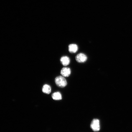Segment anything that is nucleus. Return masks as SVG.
<instances>
[{
  "label": "nucleus",
  "mask_w": 132,
  "mask_h": 132,
  "mask_svg": "<svg viewBox=\"0 0 132 132\" xmlns=\"http://www.w3.org/2000/svg\"><path fill=\"white\" fill-rule=\"evenodd\" d=\"M76 59L77 61L79 63H83L87 60V57L86 55L83 53L79 54L76 57Z\"/></svg>",
  "instance_id": "nucleus-3"
},
{
  "label": "nucleus",
  "mask_w": 132,
  "mask_h": 132,
  "mask_svg": "<svg viewBox=\"0 0 132 132\" xmlns=\"http://www.w3.org/2000/svg\"><path fill=\"white\" fill-rule=\"evenodd\" d=\"M90 128L94 131H98L100 129V120L98 119H94L90 124Z\"/></svg>",
  "instance_id": "nucleus-2"
},
{
  "label": "nucleus",
  "mask_w": 132,
  "mask_h": 132,
  "mask_svg": "<svg viewBox=\"0 0 132 132\" xmlns=\"http://www.w3.org/2000/svg\"><path fill=\"white\" fill-rule=\"evenodd\" d=\"M55 80L56 85L60 87H65L67 85V80L63 76L57 77L55 78Z\"/></svg>",
  "instance_id": "nucleus-1"
},
{
  "label": "nucleus",
  "mask_w": 132,
  "mask_h": 132,
  "mask_svg": "<svg viewBox=\"0 0 132 132\" xmlns=\"http://www.w3.org/2000/svg\"><path fill=\"white\" fill-rule=\"evenodd\" d=\"M60 61L63 65L66 66L70 64V59L68 57L65 56L61 58Z\"/></svg>",
  "instance_id": "nucleus-6"
},
{
  "label": "nucleus",
  "mask_w": 132,
  "mask_h": 132,
  "mask_svg": "<svg viewBox=\"0 0 132 132\" xmlns=\"http://www.w3.org/2000/svg\"><path fill=\"white\" fill-rule=\"evenodd\" d=\"M71 73V70L70 68L68 67L63 68L61 71V73L64 77H68Z\"/></svg>",
  "instance_id": "nucleus-4"
},
{
  "label": "nucleus",
  "mask_w": 132,
  "mask_h": 132,
  "mask_svg": "<svg viewBox=\"0 0 132 132\" xmlns=\"http://www.w3.org/2000/svg\"><path fill=\"white\" fill-rule=\"evenodd\" d=\"M42 91L44 93L49 94L51 92V88L50 86L47 85H44L42 88Z\"/></svg>",
  "instance_id": "nucleus-8"
},
{
  "label": "nucleus",
  "mask_w": 132,
  "mask_h": 132,
  "mask_svg": "<svg viewBox=\"0 0 132 132\" xmlns=\"http://www.w3.org/2000/svg\"><path fill=\"white\" fill-rule=\"evenodd\" d=\"M78 50V47L76 44H71L69 46V50L71 53H75Z\"/></svg>",
  "instance_id": "nucleus-5"
},
{
  "label": "nucleus",
  "mask_w": 132,
  "mask_h": 132,
  "mask_svg": "<svg viewBox=\"0 0 132 132\" xmlns=\"http://www.w3.org/2000/svg\"><path fill=\"white\" fill-rule=\"evenodd\" d=\"M52 97L54 100H62V96L60 92H57L52 94Z\"/></svg>",
  "instance_id": "nucleus-7"
}]
</instances>
